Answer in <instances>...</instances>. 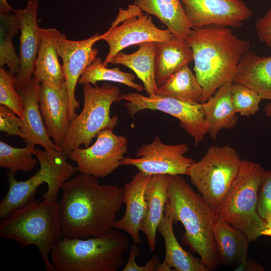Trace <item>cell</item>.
<instances>
[{
    "label": "cell",
    "instance_id": "6da1fadb",
    "mask_svg": "<svg viewBox=\"0 0 271 271\" xmlns=\"http://www.w3.org/2000/svg\"><path fill=\"white\" fill-rule=\"evenodd\" d=\"M58 202L61 237L89 238L113 228L117 212L124 204V189L101 184L97 178L79 173L62 186Z\"/></svg>",
    "mask_w": 271,
    "mask_h": 271
},
{
    "label": "cell",
    "instance_id": "7a4b0ae2",
    "mask_svg": "<svg viewBox=\"0 0 271 271\" xmlns=\"http://www.w3.org/2000/svg\"><path fill=\"white\" fill-rule=\"evenodd\" d=\"M185 40L191 47L194 71L203 88V103L221 86L233 82L238 64L250 44L230 28L220 26L193 28Z\"/></svg>",
    "mask_w": 271,
    "mask_h": 271
},
{
    "label": "cell",
    "instance_id": "3957f363",
    "mask_svg": "<svg viewBox=\"0 0 271 271\" xmlns=\"http://www.w3.org/2000/svg\"><path fill=\"white\" fill-rule=\"evenodd\" d=\"M164 213L173 223L179 221L183 224V241L199 255L209 270L216 269L219 260L213 228L217 214L181 175H168Z\"/></svg>",
    "mask_w": 271,
    "mask_h": 271
},
{
    "label": "cell",
    "instance_id": "277c9868",
    "mask_svg": "<svg viewBox=\"0 0 271 271\" xmlns=\"http://www.w3.org/2000/svg\"><path fill=\"white\" fill-rule=\"evenodd\" d=\"M129 246L128 238L112 228L86 239L61 237L50 257L54 271H117Z\"/></svg>",
    "mask_w": 271,
    "mask_h": 271
},
{
    "label": "cell",
    "instance_id": "5b68a950",
    "mask_svg": "<svg viewBox=\"0 0 271 271\" xmlns=\"http://www.w3.org/2000/svg\"><path fill=\"white\" fill-rule=\"evenodd\" d=\"M0 235L21 245H35L47 271H54L51 250L61 237L58 202L44 198L33 200L16 210L0 224Z\"/></svg>",
    "mask_w": 271,
    "mask_h": 271
},
{
    "label": "cell",
    "instance_id": "8992f818",
    "mask_svg": "<svg viewBox=\"0 0 271 271\" xmlns=\"http://www.w3.org/2000/svg\"><path fill=\"white\" fill-rule=\"evenodd\" d=\"M265 171L257 163L242 160L238 173L216 211L220 218L241 230L250 241L261 236L266 224L257 210L259 188Z\"/></svg>",
    "mask_w": 271,
    "mask_h": 271
},
{
    "label": "cell",
    "instance_id": "52a82bcc",
    "mask_svg": "<svg viewBox=\"0 0 271 271\" xmlns=\"http://www.w3.org/2000/svg\"><path fill=\"white\" fill-rule=\"evenodd\" d=\"M34 154L40 167L32 177L26 181H19L15 174L9 173V189L0 203L1 218L34 200L39 187L44 183L48 186L44 198L56 200L62 185L77 171L76 167L68 162L67 155L61 151L36 149Z\"/></svg>",
    "mask_w": 271,
    "mask_h": 271
},
{
    "label": "cell",
    "instance_id": "ba28073f",
    "mask_svg": "<svg viewBox=\"0 0 271 271\" xmlns=\"http://www.w3.org/2000/svg\"><path fill=\"white\" fill-rule=\"evenodd\" d=\"M82 92L83 108L70 121L62 146L61 150L66 155L81 146L89 147L100 131L113 129L118 122V116H111L110 111L112 104L122 99L118 87L110 84L93 86L86 83L83 84Z\"/></svg>",
    "mask_w": 271,
    "mask_h": 271
},
{
    "label": "cell",
    "instance_id": "9c48e42d",
    "mask_svg": "<svg viewBox=\"0 0 271 271\" xmlns=\"http://www.w3.org/2000/svg\"><path fill=\"white\" fill-rule=\"evenodd\" d=\"M242 160L229 145L210 147L189 168L187 175L211 208L216 211L239 171Z\"/></svg>",
    "mask_w": 271,
    "mask_h": 271
},
{
    "label": "cell",
    "instance_id": "30bf717a",
    "mask_svg": "<svg viewBox=\"0 0 271 271\" xmlns=\"http://www.w3.org/2000/svg\"><path fill=\"white\" fill-rule=\"evenodd\" d=\"M121 98L126 101L124 106L130 117L145 109L158 110L175 117L181 127L193 138L195 146L202 142L209 133L202 103L157 95L145 96L138 92L122 94Z\"/></svg>",
    "mask_w": 271,
    "mask_h": 271
},
{
    "label": "cell",
    "instance_id": "8fae6325",
    "mask_svg": "<svg viewBox=\"0 0 271 271\" xmlns=\"http://www.w3.org/2000/svg\"><path fill=\"white\" fill-rule=\"evenodd\" d=\"M128 148L127 139L105 129L96 136L95 142L85 148H78L67 156L76 164L80 173L96 178H105L121 166Z\"/></svg>",
    "mask_w": 271,
    "mask_h": 271
},
{
    "label": "cell",
    "instance_id": "7c38bea8",
    "mask_svg": "<svg viewBox=\"0 0 271 271\" xmlns=\"http://www.w3.org/2000/svg\"><path fill=\"white\" fill-rule=\"evenodd\" d=\"M188 150L187 143L167 145L156 137L151 143L138 148L137 158L124 157L121 165L134 166L149 175H187L189 168L195 162L185 156Z\"/></svg>",
    "mask_w": 271,
    "mask_h": 271
},
{
    "label": "cell",
    "instance_id": "4fadbf2b",
    "mask_svg": "<svg viewBox=\"0 0 271 271\" xmlns=\"http://www.w3.org/2000/svg\"><path fill=\"white\" fill-rule=\"evenodd\" d=\"M102 34L95 33L82 40H69L61 34L56 40L58 54L62 60V68L69 98V117L71 121L76 115L80 103L75 97L76 84L85 69L97 58L98 50L94 44L101 40Z\"/></svg>",
    "mask_w": 271,
    "mask_h": 271
},
{
    "label": "cell",
    "instance_id": "5bb4252c",
    "mask_svg": "<svg viewBox=\"0 0 271 271\" xmlns=\"http://www.w3.org/2000/svg\"><path fill=\"white\" fill-rule=\"evenodd\" d=\"M193 28L220 26L237 28L252 15L242 0H180Z\"/></svg>",
    "mask_w": 271,
    "mask_h": 271
},
{
    "label": "cell",
    "instance_id": "9a60e30c",
    "mask_svg": "<svg viewBox=\"0 0 271 271\" xmlns=\"http://www.w3.org/2000/svg\"><path fill=\"white\" fill-rule=\"evenodd\" d=\"M102 36L101 40L105 41L109 47L103 62L106 66L114 56L126 47L146 42H164L174 36L168 29L158 28L147 14L131 18Z\"/></svg>",
    "mask_w": 271,
    "mask_h": 271
},
{
    "label": "cell",
    "instance_id": "2e32d148",
    "mask_svg": "<svg viewBox=\"0 0 271 271\" xmlns=\"http://www.w3.org/2000/svg\"><path fill=\"white\" fill-rule=\"evenodd\" d=\"M38 7V0H28L25 9L13 10L19 20L21 32L20 66L15 75V87L18 92L26 87L33 77L40 40Z\"/></svg>",
    "mask_w": 271,
    "mask_h": 271
},
{
    "label": "cell",
    "instance_id": "e0dca14e",
    "mask_svg": "<svg viewBox=\"0 0 271 271\" xmlns=\"http://www.w3.org/2000/svg\"><path fill=\"white\" fill-rule=\"evenodd\" d=\"M38 97L46 132L62 151L71 121L69 117V98L65 83L59 86L40 83Z\"/></svg>",
    "mask_w": 271,
    "mask_h": 271
},
{
    "label": "cell",
    "instance_id": "ac0fdd59",
    "mask_svg": "<svg viewBox=\"0 0 271 271\" xmlns=\"http://www.w3.org/2000/svg\"><path fill=\"white\" fill-rule=\"evenodd\" d=\"M151 176L139 171L124 185V214L113 224V228L126 232L136 244L141 242L140 232L147 210L145 190Z\"/></svg>",
    "mask_w": 271,
    "mask_h": 271
},
{
    "label": "cell",
    "instance_id": "d6986e66",
    "mask_svg": "<svg viewBox=\"0 0 271 271\" xmlns=\"http://www.w3.org/2000/svg\"><path fill=\"white\" fill-rule=\"evenodd\" d=\"M40 84L33 77L29 83L18 92L23 106L21 129L25 136L24 140L27 145H39L45 150L61 151L45 129L39 103Z\"/></svg>",
    "mask_w": 271,
    "mask_h": 271
},
{
    "label": "cell",
    "instance_id": "ffe728a7",
    "mask_svg": "<svg viewBox=\"0 0 271 271\" xmlns=\"http://www.w3.org/2000/svg\"><path fill=\"white\" fill-rule=\"evenodd\" d=\"M233 82L256 91L262 100L271 101V56H259L248 50L238 64Z\"/></svg>",
    "mask_w": 271,
    "mask_h": 271
},
{
    "label": "cell",
    "instance_id": "44dd1931",
    "mask_svg": "<svg viewBox=\"0 0 271 271\" xmlns=\"http://www.w3.org/2000/svg\"><path fill=\"white\" fill-rule=\"evenodd\" d=\"M168 175H152L145 190L147 210L141 231L145 234L151 251H154L158 226L164 215L167 199Z\"/></svg>",
    "mask_w": 271,
    "mask_h": 271
},
{
    "label": "cell",
    "instance_id": "7402d4cb",
    "mask_svg": "<svg viewBox=\"0 0 271 271\" xmlns=\"http://www.w3.org/2000/svg\"><path fill=\"white\" fill-rule=\"evenodd\" d=\"M39 32V44L33 77L40 83L61 86L65 83V78L56 40L61 33L55 28H40Z\"/></svg>",
    "mask_w": 271,
    "mask_h": 271
},
{
    "label": "cell",
    "instance_id": "603a6c76",
    "mask_svg": "<svg viewBox=\"0 0 271 271\" xmlns=\"http://www.w3.org/2000/svg\"><path fill=\"white\" fill-rule=\"evenodd\" d=\"M213 232L219 262L236 267L248 257L250 240L241 230L217 215Z\"/></svg>",
    "mask_w": 271,
    "mask_h": 271
},
{
    "label": "cell",
    "instance_id": "cb8c5ba5",
    "mask_svg": "<svg viewBox=\"0 0 271 271\" xmlns=\"http://www.w3.org/2000/svg\"><path fill=\"white\" fill-rule=\"evenodd\" d=\"M193 61L192 49L186 41L175 36L156 43L155 78L158 87L183 66Z\"/></svg>",
    "mask_w": 271,
    "mask_h": 271
},
{
    "label": "cell",
    "instance_id": "d4e9b609",
    "mask_svg": "<svg viewBox=\"0 0 271 271\" xmlns=\"http://www.w3.org/2000/svg\"><path fill=\"white\" fill-rule=\"evenodd\" d=\"M228 82L220 87L207 101L202 103L205 118L209 126V133L215 140L219 132L234 127L238 120L237 113L231 102V87Z\"/></svg>",
    "mask_w": 271,
    "mask_h": 271
},
{
    "label": "cell",
    "instance_id": "484cf974",
    "mask_svg": "<svg viewBox=\"0 0 271 271\" xmlns=\"http://www.w3.org/2000/svg\"><path fill=\"white\" fill-rule=\"evenodd\" d=\"M138 46V49L132 53L119 52L110 63L122 65L132 70L143 82L148 95H156L158 88L155 78L156 43L146 42Z\"/></svg>",
    "mask_w": 271,
    "mask_h": 271
},
{
    "label": "cell",
    "instance_id": "4316f807",
    "mask_svg": "<svg viewBox=\"0 0 271 271\" xmlns=\"http://www.w3.org/2000/svg\"><path fill=\"white\" fill-rule=\"evenodd\" d=\"M133 4L156 17L177 38L185 40L192 29L180 0H134Z\"/></svg>",
    "mask_w": 271,
    "mask_h": 271
},
{
    "label": "cell",
    "instance_id": "83f0119b",
    "mask_svg": "<svg viewBox=\"0 0 271 271\" xmlns=\"http://www.w3.org/2000/svg\"><path fill=\"white\" fill-rule=\"evenodd\" d=\"M172 220L165 213L157 231L162 236L165 246L164 260L177 271H209L200 258L184 249L175 235Z\"/></svg>",
    "mask_w": 271,
    "mask_h": 271
},
{
    "label": "cell",
    "instance_id": "f1b7e54d",
    "mask_svg": "<svg viewBox=\"0 0 271 271\" xmlns=\"http://www.w3.org/2000/svg\"><path fill=\"white\" fill-rule=\"evenodd\" d=\"M203 93V88L195 74L188 64H185L158 87L156 95L201 103Z\"/></svg>",
    "mask_w": 271,
    "mask_h": 271
},
{
    "label": "cell",
    "instance_id": "f546056e",
    "mask_svg": "<svg viewBox=\"0 0 271 271\" xmlns=\"http://www.w3.org/2000/svg\"><path fill=\"white\" fill-rule=\"evenodd\" d=\"M19 30L20 22L15 14L0 13V67L6 65L15 75L19 69L20 59L12 40Z\"/></svg>",
    "mask_w": 271,
    "mask_h": 271
},
{
    "label": "cell",
    "instance_id": "4dcf8cb0",
    "mask_svg": "<svg viewBox=\"0 0 271 271\" xmlns=\"http://www.w3.org/2000/svg\"><path fill=\"white\" fill-rule=\"evenodd\" d=\"M107 67L103 65L100 58H96L84 71L78 83L95 85L98 81H110L124 84L138 91H142L144 87L134 81L136 79L134 74L122 71L117 67L108 68Z\"/></svg>",
    "mask_w": 271,
    "mask_h": 271
},
{
    "label": "cell",
    "instance_id": "1f68e13d",
    "mask_svg": "<svg viewBox=\"0 0 271 271\" xmlns=\"http://www.w3.org/2000/svg\"><path fill=\"white\" fill-rule=\"evenodd\" d=\"M35 146L27 145L23 148L13 147L0 141V167L15 174L19 171L30 172L36 167L38 160L33 157Z\"/></svg>",
    "mask_w": 271,
    "mask_h": 271
},
{
    "label": "cell",
    "instance_id": "d6a6232c",
    "mask_svg": "<svg viewBox=\"0 0 271 271\" xmlns=\"http://www.w3.org/2000/svg\"><path fill=\"white\" fill-rule=\"evenodd\" d=\"M261 96L253 90L233 82L231 87V102L234 112L241 116H249L259 109Z\"/></svg>",
    "mask_w": 271,
    "mask_h": 271
},
{
    "label": "cell",
    "instance_id": "836d02e7",
    "mask_svg": "<svg viewBox=\"0 0 271 271\" xmlns=\"http://www.w3.org/2000/svg\"><path fill=\"white\" fill-rule=\"evenodd\" d=\"M15 83V75L4 67H0V104L9 108L22 117L23 106Z\"/></svg>",
    "mask_w": 271,
    "mask_h": 271
},
{
    "label": "cell",
    "instance_id": "e575fe53",
    "mask_svg": "<svg viewBox=\"0 0 271 271\" xmlns=\"http://www.w3.org/2000/svg\"><path fill=\"white\" fill-rule=\"evenodd\" d=\"M257 210L266 223L271 221V170H265L263 174L258 190Z\"/></svg>",
    "mask_w": 271,
    "mask_h": 271
},
{
    "label": "cell",
    "instance_id": "d590c367",
    "mask_svg": "<svg viewBox=\"0 0 271 271\" xmlns=\"http://www.w3.org/2000/svg\"><path fill=\"white\" fill-rule=\"evenodd\" d=\"M22 118L9 108L0 106V130L9 136H18L25 139L22 131Z\"/></svg>",
    "mask_w": 271,
    "mask_h": 271
},
{
    "label": "cell",
    "instance_id": "8d00e7d4",
    "mask_svg": "<svg viewBox=\"0 0 271 271\" xmlns=\"http://www.w3.org/2000/svg\"><path fill=\"white\" fill-rule=\"evenodd\" d=\"M140 254V249L137 244H132L130 247L127 262L122 271H156L157 267L160 262L158 256L155 254L144 265H140L136 262V259Z\"/></svg>",
    "mask_w": 271,
    "mask_h": 271
},
{
    "label": "cell",
    "instance_id": "74e56055",
    "mask_svg": "<svg viewBox=\"0 0 271 271\" xmlns=\"http://www.w3.org/2000/svg\"><path fill=\"white\" fill-rule=\"evenodd\" d=\"M255 27L259 40L271 49V8L257 20Z\"/></svg>",
    "mask_w": 271,
    "mask_h": 271
},
{
    "label": "cell",
    "instance_id": "f35d334b",
    "mask_svg": "<svg viewBox=\"0 0 271 271\" xmlns=\"http://www.w3.org/2000/svg\"><path fill=\"white\" fill-rule=\"evenodd\" d=\"M143 14L141 9L133 4L129 5L126 9L119 8L118 14L114 20L111 23L110 27L108 30H111L128 19L140 16Z\"/></svg>",
    "mask_w": 271,
    "mask_h": 271
},
{
    "label": "cell",
    "instance_id": "ab89813d",
    "mask_svg": "<svg viewBox=\"0 0 271 271\" xmlns=\"http://www.w3.org/2000/svg\"><path fill=\"white\" fill-rule=\"evenodd\" d=\"M235 271H262L263 267L252 258H246L235 267Z\"/></svg>",
    "mask_w": 271,
    "mask_h": 271
},
{
    "label": "cell",
    "instance_id": "60d3db41",
    "mask_svg": "<svg viewBox=\"0 0 271 271\" xmlns=\"http://www.w3.org/2000/svg\"><path fill=\"white\" fill-rule=\"evenodd\" d=\"M13 10L7 3L6 0H0V13L9 14Z\"/></svg>",
    "mask_w": 271,
    "mask_h": 271
},
{
    "label": "cell",
    "instance_id": "b9f144b4",
    "mask_svg": "<svg viewBox=\"0 0 271 271\" xmlns=\"http://www.w3.org/2000/svg\"><path fill=\"white\" fill-rule=\"evenodd\" d=\"M171 270H173V269L165 260L163 262H160L156 269V271Z\"/></svg>",
    "mask_w": 271,
    "mask_h": 271
},
{
    "label": "cell",
    "instance_id": "7bdbcfd3",
    "mask_svg": "<svg viewBox=\"0 0 271 271\" xmlns=\"http://www.w3.org/2000/svg\"><path fill=\"white\" fill-rule=\"evenodd\" d=\"M261 235L271 236V221L266 223L265 227L261 232Z\"/></svg>",
    "mask_w": 271,
    "mask_h": 271
},
{
    "label": "cell",
    "instance_id": "ee69618b",
    "mask_svg": "<svg viewBox=\"0 0 271 271\" xmlns=\"http://www.w3.org/2000/svg\"><path fill=\"white\" fill-rule=\"evenodd\" d=\"M264 110L267 116H271V101L265 106Z\"/></svg>",
    "mask_w": 271,
    "mask_h": 271
}]
</instances>
